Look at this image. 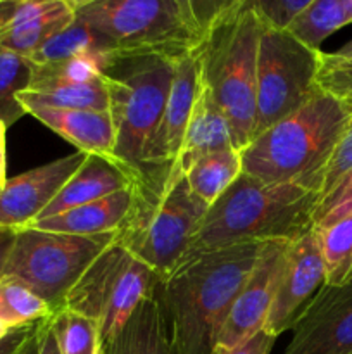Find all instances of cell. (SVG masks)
Returning <instances> with one entry per match:
<instances>
[{"label": "cell", "mask_w": 352, "mask_h": 354, "mask_svg": "<svg viewBox=\"0 0 352 354\" xmlns=\"http://www.w3.org/2000/svg\"><path fill=\"white\" fill-rule=\"evenodd\" d=\"M262 244L204 252L182 261L159 282L154 294L175 354H214L221 328Z\"/></svg>", "instance_id": "cell-1"}, {"label": "cell", "mask_w": 352, "mask_h": 354, "mask_svg": "<svg viewBox=\"0 0 352 354\" xmlns=\"http://www.w3.org/2000/svg\"><path fill=\"white\" fill-rule=\"evenodd\" d=\"M317 201V194L300 187L266 183L242 173L207 207L182 261L251 242L297 241L314 228Z\"/></svg>", "instance_id": "cell-2"}, {"label": "cell", "mask_w": 352, "mask_h": 354, "mask_svg": "<svg viewBox=\"0 0 352 354\" xmlns=\"http://www.w3.org/2000/svg\"><path fill=\"white\" fill-rule=\"evenodd\" d=\"M351 121V106L320 92L240 151L242 173L321 196L326 166Z\"/></svg>", "instance_id": "cell-3"}, {"label": "cell", "mask_w": 352, "mask_h": 354, "mask_svg": "<svg viewBox=\"0 0 352 354\" xmlns=\"http://www.w3.org/2000/svg\"><path fill=\"white\" fill-rule=\"evenodd\" d=\"M259 38L261 23L248 0H221L195 50L200 80L226 116L237 151L255 130Z\"/></svg>", "instance_id": "cell-4"}, {"label": "cell", "mask_w": 352, "mask_h": 354, "mask_svg": "<svg viewBox=\"0 0 352 354\" xmlns=\"http://www.w3.org/2000/svg\"><path fill=\"white\" fill-rule=\"evenodd\" d=\"M75 16L88 24L113 57L195 54L206 26L193 0H72Z\"/></svg>", "instance_id": "cell-5"}, {"label": "cell", "mask_w": 352, "mask_h": 354, "mask_svg": "<svg viewBox=\"0 0 352 354\" xmlns=\"http://www.w3.org/2000/svg\"><path fill=\"white\" fill-rule=\"evenodd\" d=\"M164 57H113L100 73L109 93L113 118V158L137 180L144 182L145 156L162 118L175 64Z\"/></svg>", "instance_id": "cell-6"}, {"label": "cell", "mask_w": 352, "mask_h": 354, "mask_svg": "<svg viewBox=\"0 0 352 354\" xmlns=\"http://www.w3.org/2000/svg\"><path fill=\"white\" fill-rule=\"evenodd\" d=\"M206 211L175 168L159 187L135 185L133 209L117 241L162 280L179 265Z\"/></svg>", "instance_id": "cell-7"}, {"label": "cell", "mask_w": 352, "mask_h": 354, "mask_svg": "<svg viewBox=\"0 0 352 354\" xmlns=\"http://www.w3.org/2000/svg\"><path fill=\"white\" fill-rule=\"evenodd\" d=\"M161 277L135 258L117 235L72 287L62 308L97 324L100 348L124 327L138 304L152 296Z\"/></svg>", "instance_id": "cell-8"}, {"label": "cell", "mask_w": 352, "mask_h": 354, "mask_svg": "<svg viewBox=\"0 0 352 354\" xmlns=\"http://www.w3.org/2000/svg\"><path fill=\"white\" fill-rule=\"evenodd\" d=\"M116 235L81 237L19 228L3 277H12L30 287L55 313L62 310L72 287Z\"/></svg>", "instance_id": "cell-9"}, {"label": "cell", "mask_w": 352, "mask_h": 354, "mask_svg": "<svg viewBox=\"0 0 352 354\" xmlns=\"http://www.w3.org/2000/svg\"><path fill=\"white\" fill-rule=\"evenodd\" d=\"M320 61L321 50L306 47L290 31L261 24L254 137L299 111L320 92Z\"/></svg>", "instance_id": "cell-10"}, {"label": "cell", "mask_w": 352, "mask_h": 354, "mask_svg": "<svg viewBox=\"0 0 352 354\" xmlns=\"http://www.w3.org/2000/svg\"><path fill=\"white\" fill-rule=\"evenodd\" d=\"M290 245V241H273L262 244L257 261L221 328L214 353L231 351L264 328L280 277L285 268Z\"/></svg>", "instance_id": "cell-11"}, {"label": "cell", "mask_w": 352, "mask_h": 354, "mask_svg": "<svg viewBox=\"0 0 352 354\" xmlns=\"http://www.w3.org/2000/svg\"><path fill=\"white\" fill-rule=\"evenodd\" d=\"M199 85L200 71L195 54L179 59L175 64V75L162 118L145 156V176L140 185L162 183L178 165Z\"/></svg>", "instance_id": "cell-12"}, {"label": "cell", "mask_w": 352, "mask_h": 354, "mask_svg": "<svg viewBox=\"0 0 352 354\" xmlns=\"http://www.w3.org/2000/svg\"><path fill=\"white\" fill-rule=\"evenodd\" d=\"M33 80L21 104L31 102L57 109L109 111V93L97 59L78 57L54 64H33Z\"/></svg>", "instance_id": "cell-13"}, {"label": "cell", "mask_w": 352, "mask_h": 354, "mask_svg": "<svg viewBox=\"0 0 352 354\" xmlns=\"http://www.w3.org/2000/svg\"><path fill=\"white\" fill-rule=\"evenodd\" d=\"M324 286L323 258L316 230L313 228L290 245L285 268L262 330L275 339L283 332L292 330Z\"/></svg>", "instance_id": "cell-14"}, {"label": "cell", "mask_w": 352, "mask_h": 354, "mask_svg": "<svg viewBox=\"0 0 352 354\" xmlns=\"http://www.w3.org/2000/svg\"><path fill=\"white\" fill-rule=\"evenodd\" d=\"M292 332L283 354H352V280L324 286Z\"/></svg>", "instance_id": "cell-15"}, {"label": "cell", "mask_w": 352, "mask_h": 354, "mask_svg": "<svg viewBox=\"0 0 352 354\" xmlns=\"http://www.w3.org/2000/svg\"><path fill=\"white\" fill-rule=\"evenodd\" d=\"M85 161L86 154L76 151L7 178L0 192V228L19 230L33 225Z\"/></svg>", "instance_id": "cell-16"}, {"label": "cell", "mask_w": 352, "mask_h": 354, "mask_svg": "<svg viewBox=\"0 0 352 354\" xmlns=\"http://www.w3.org/2000/svg\"><path fill=\"white\" fill-rule=\"evenodd\" d=\"M21 106L24 107L26 114L37 118L54 133L75 145L78 152L86 156L113 158L116 133L109 111L57 109L31 102H24Z\"/></svg>", "instance_id": "cell-17"}, {"label": "cell", "mask_w": 352, "mask_h": 354, "mask_svg": "<svg viewBox=\"0 0 352 354\" xmlns=\"http://www.w3.org/2000/svg\"><path fill=\"white\" fill-rule=\"evenodd\" d=\"M133 185H137L135 176L116 159L104 158V156H86V161L83 162L81 168L69 178V182L62 187L57 197L48 204L38 220L95 203L110 194L131 189Z\"/></svg>", "instance_id": "cell-18"}, {"label": "cell", "mask_w": 352, "mask_h": 354, "mask_svg": "<svg viewBox=\"0 0 352 354\" xmlns=\"http://www.w3.org/2000/svg\"><path fill=\"white\" fill-rule=\"evenodd\" d=\"M133 201L135 185L131 189L110 194V196L95 201V203L72 207V209L59 213L55 216L38 220L30 227L45 232L81 235V237L117 234L130 218L131 209H133Z\"/></svg>", "instance_id": "cell-19"}, {"label": "cell", "mask_w": 352, "mask_h": 354, "mask_svg": "<svg viewBox=\"0 0 352 354\" xmlns=\"http://www.w3.org/2000/svg\"><path fill=\"white\" fill-rule=\"evenodd\" d=\"M230 147H233L230 123L214 100L211 90L200 80L195 106H193L192 116L186 127L176 169L185 175L186 169L204 156Z\"/></svg>", "instance_id": "cell-20"}, {"label": "cell", "mask_w": 352, "mask_h": 354, "mask_svg": "<svg viewBox=\"0 0 352 354\" xmlns=\"http://www.w3.org/2000/svg\"><path fill=\"white\" fill-rule=\"evenodd\" d=\"M100 354H175L155 294L145 297Z\"/></svg>", "instance_id": "cell-21"}, {"label": "cell", "mask_w": 352, "mask_h": 354, "mask_svg": "<svg viewBox=\"0 0 352 354\" xmlns=\"http://www.w3.org/2000/svg\"><path fill=\"white\" fill-rule=\"evenodd\" d=\"M240 175V151L230 147L204 156L202 159L193 162L185 171V180L190 192L209 207Z\"/></svg>", "instance_id": "cell-22"}, {"label": "cell", "mask_w": 352, "mask_h": 354, "mask_svg": "<svg viewBox=\"0 0 352 354\" xmlns=\"http://www.w3.org/2000/svg\"><path fill=\"white\" fill-rule=\"evenodd\" d=\"M78 57H90L97 59L100 62V69L106 66L109 61L110 55L109 52L104 47L102 40L99 35L79 21L75 16V21L69 24L64 30L57 31L52 35L37 52L30 55V61L33 64H54V62L69 61V59H78Z\"/></svg>", "instance_id": "cell-23"}, {"label": "cell", "mask_w": 352, "mask_h": 354, "mask_svg": "<svg viewBox=\"0 0 352 354\" xmlns=\"http://www.w3.org/2000/svg\"><path fill=\"white\" fill-rule=\"evenodd\" d=\"M351 23L352 0H311L286 31L306 47L321 50V44L331 33Z\"/></svg>", "instance_id": "cell-24"}, {"label": "cell", "mask_w": 352, "mask_h": 354, "mask_svg": "<svg viewBox=\"0 0 352 354\" xmlns=\"http://www.w3.org/2000/svg\"><path fill=\"white\" fill-rule=\"evenodd\" d=\"M75 21L72 0H62L59 7L40 17L26 21L12 30L0 35V48L30 57L52 35L64 30Z\"/></svg>", "instance_id": "cell-25"}, {"label": "cell", "mask_w": 352, "mask_h": 354, "mask_svg": "<svg viewBox=\"0 0 352 354\" xmlns=\"http://www.w3.org/2000/svg\"><path fill=\"white\" fill-rule=\"evenodd\" d=\"M320 242L326 286L352 280V213L330 225L314 228Z\"/></svg>", "instance_id": "cell-26"}, {"label": "cell", "mask_w": 352, "mask_h": 354, "mask_svg": "<svg viewBox=\"0 0 352 354\" xmlns=\"http://www.w3.org/2000/svg\"><path fill=\"white\" fill-rule=\"evenodd\" d=\"M52 315V308L23 282L12 277L0 279V322L7 327H28L48 320Z\"/></svg>", "instance_id": "cell-27"}, {"label": "cell", "mask_w": 352, "mask_h": 354, "mask_svg": "<svg viewBox=\"0 0 352 354\" xmlns=\"http://www.w3.org/2000/svg\"><path fill=\"white\" fill-rule=\"evenodd\" d=\"M33 68L28 57L0 48V121L7 128L26 116L17 95L30 88Z\"/></svg>", "instance_id": "cell-28"}, {"label": "cell", "mask_w": 352, "mask_h": 354, "mask_svg": "<svg viewBox=\"0 0 352 354\" xmlns=\"http://www.w3.org/2000/svg\"><path fill=\"white\" fill-rule=\"evenodd\" d=\"M59 354H100L99 327L93 320L62 308L48 320Z\"/></svg>", "instance_id": "cell-29"}, {"label": "cell", "mask_w": 352, "mask_h": 354, "mask_svg": "<svg viewBox=\"0 0 352 354\" xmlns=\"http://www.w3.org/2000/svg\"><path fill=\"white\" fill-rule=\"evenodd\" d=\"M317 86L335 99L352 106V55L321 52Z\"/></svg>", "instance_id": "cell-30"}, {"label": "cell", "mask_w": 352, "mask_h": 354, "mask_svg": "<svg viewBox=\"0 0 352 354\" xmlns=\"http://www.w3.org/2000/svg\"><path fill=\"white\" fill-rule=\"evenodd\" d=\"M248 3L262 26L286 31L311 0H248Z\"/></svg>", "instance_id": "cell-31"}, {"label": "cell", "mask_w": 352, "mask_h": 354, "mask_svg": "<svg viewBox=\"0 0 352 354\" xmlns=\"http://www.w3.org/2000/svg\"><path fill=\"white\" fill-rule=\"evenodd\" d=\"M352 213V169L340 178V182L317 201L314 211V228L330 225Z\"/></svg>", "instance_id": "cell-32"}, {"label": "cell", "mask_w": 352, "mask_h": 354, "mask_svg": "<svg viewBox=\"0 0 352 354\" xmlns=\"http://www.w3.org/2000/svg\"><path fill=\"white\" fill-rule=\"evenodd\" d=\"M62 0H0V35L59 7Z\"/></svg>", "instance_id": "cell-33"}, {"label": "cell", "mask_w": 352, "mask_h": 354, "mask_svg": "<svg viewBox=\"0 0 352 354\" xmlns=\"http://www.w3.org/2000/svg\"><path fill=\"white\" fill-rule=\"evenodd\" d=\"M352 169V106H351V121H349L347 128H345L344 135L338 140L337 147H335L333 154H331L330 162L326 166V175H324L323 190H321V197L324 194L330 192L344 175H347Z\"/></svg>", "instance_id": "cell-34"}, {"label": "cell", "mask_w": 352, "mask_h": 354, "mask_svg": "<svg viewBox=\"0 0 352 354\" xmlns=\"http://www.w3.org/2000/svg\"><path fill=\"white\" fill-rule=\"evenodd\" d=\"M276 339L273 335H269L266 330H259L257 334L252 335L251 339H247L245 342H242L240 346H237L235 349L226 353H214V354H269L273 349Z\"/></svg>", "instance_id": "cell-35"}, {"label": "cell", "mask_w": 352, "mask_h": 354, "mask_svg": "<svg viewBox=\"0 0 352 354\" xmlns=\"http://www.w3.org/2000/svg\"><path fill=\"white\" fill-rule=\"evenodd\" d=\"M41 322L33 325H28V327H19V328H12L6 337L0 339V354H17L21 351L24 344H26L28 339L33 335V332L37 330L38 325Z\"/></svg>", "instance_id": "cell-36"}, {"label": "cell", "mask_w": 352, "mask_h": 354, "mask_svg": "<svg viewBox=\"0 0 352 354\" xmlns=\"http://www.w3.org/2000/svg\"><path fill=\"white\" fill-rule=\"evenodd\" d=\"M16 235L17 230H14V228H0V279L3 277L7 259H9L14 242H16Z\"/></svg>", "instance_id": "cell-37"}, {"label": "cell", "mask_w": 352, "mask_h": 354, "mask_svg": "<svg viewBox=\"0 0 352 354\" xmlns=\"http://www.w3.org/2000/svg\"><path fill=\"white\" fill-rule=\"evenodd\" d=\"M48 320H50V318H48ZM48 320H45L43 327H41L40 349H38V354H59L57 342H55L54 334H52L50 325H48Z\"/></svg>", "instance_id": "cell-38"}, {"label": "cell", "mask_w": 352, "mask_h": 354, "mask_svg": "<svg viewBox=\"0 0 352 354\" xmlns=\"http://www.w3.org/2000/svg\"><path fill=\"white\" fill-rule=\"evenodd\" d=\"M43 324H45V320L38 325L37 330L33 332V335L28 339L26 344L21 348V351L17 354H38V349H40V334H41V327H43Z\"/></svg>", "instance_id": "cell-39"}, {"label": "cell", "mask_w": 352, "mask_h": 354, "mask_svg": "<svg viewBox=\"0 0 352 354\" xmlns=\"http://www.w3.org/2000/svg\"><path fill=\"white\" fill-rule=\"evenodd\" d=\"M337 55H344V57H349V55H352V40L347 41L345 45H342L340 48H338L337 52H335Z\"/></svg>", "instance_id": "cell-40"}, {"label": "cell", "mask_w": 352, "mask_h": 354, "mask_svg": "<svg viewBox=\"0 0 352 354\" xmlns=\"http://www.w3.org/2000/svg\"><path fill=\"white\" fill-rule=\"evenodd\" d=\"M0 169H6V142H0Z\"/></svg>", "instance_id": "cell-41"}, {"label": "cell", "mask_w": 352, "mask_h": 354, "mask_svg": "<svg viewBox=\"0 0 352 354\" xmlns=\"http://www.w3.org/2000/svg\"><path fill=\"white\" fill-rule=\"evenodd\" d=\"M10 330H12V328H9L6 324H2V322H0V339L6 337Z\"/></svg>", "instance_id": "cell-42"}, {"label": "cell", "mask_w": 352, "mask_h": 354, "mask_svg": "<svg viewBox=\"0 0 352 354\" xmlns=\"http://www.w3.org/2000/svg\"><path fill=\"white\" fill-rule=\"evenodd\" d=\"M6 182H7L6 169H0V192H2V190H3V187H6Z\"/></svg>", "instance_id": "cell-43"}, {"label": "cell", "mask_w": 352, "mask_h": 354, "mask_svg": "<svg viewBox=\"0 0 352 354\" xmlns=\"http://www.w3.org/2000/svg\"><path fill=\"white\" fill-rule=\"evenodd\" d=\"M6 131H7V127L0 121V142H6Z\"/></svg>", "instance_id": "cell-44"}]
</instances>
